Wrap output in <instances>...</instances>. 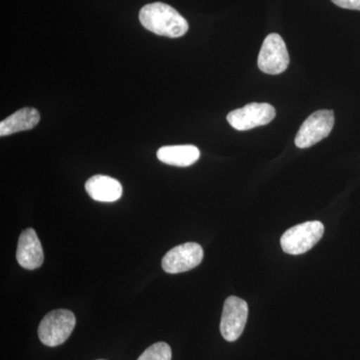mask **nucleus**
<instances>
[{
	"label": "nucleus",
	"instance_id": "f257e3e1",
	"mask_svg": "<svg viewBox=\"0 0 360 360\" xmlns=\"http://www.w3.org/2000/svg\"><path fill=\"white\" fill-rule=\"evenodd\" d=\"M139 20L149 32L170 39L184 37L189 28L188 22L179 11L162 2L142 7Z\"/></svg>",
	"mask_w": 360,
	"mask_h": 360
},
{
	"label": "nucleus",
	"instance_id": "f03ea898",
	"mask_svg": "<svg viewBox=\"0 0 360 360\" xmlns=\"http://www.w3.org/2000/svg\"><path fill=\"white\" fill-rule=\"evenodd\" d=\"M77 319L70 310L58 309L45 315L39 328V340L46 347H58L70 338Z\"/></svg>",
	"mask_w": 360,
	"mask_h": 360
},
{
	"label": "nucleus",
	"instance_id": "7ed1b4c3",
	"mask_svg": "<svg viewBox=\"0 0 360 360\" xmlns=\"http://www.w3.org/2000/svg\"><path fill=\"white\" fill-rule=\"evenodd\" d=\"M324 233L321 221H307L297 224L284 232L281 239V248L291 255H300L311 250Z\"/></svg>",
	"mask_w": 360,
	"mask_h": 360
},
{
	"label": "nucleus",
	"instance_id": "20e7f679",
	"mask_svg": "<svg viewBox=\"0 0 360 360\" xmlns=\"http://www.w3.org/2000/svg\"><path fill=\"white\" fill-rule=\"evenodd\" d=\"M335 125L333 110L315 111L302 123L295 137V146L300 148H309L319 143L330 134Z\"/></svg>",
	"mask_w": 360,
	"mask_h": 360
},
{
	"label": "nucleus",
	"instance_id": "39448f33",
	"mask_svg": "<svg viewBox=\"0 0 360 360\" xmlns=\"http://www.w3.org/2000/svg\"><path fill=\"white\" fill-rule=\"evenodd\" d=\"M258 68L267 75H279L288 70L290 54L283 37L271 33L265 37L257 60Z\"/></svg>",
	"mask_w": 360,
	"mask_h": 360
},
{
	"label": "nucleus",
	"instance_id": "423d86ee",
	"mask_svg": "<svg viewBox=\"0 0 360 360\" xmlns=\"http://www.w3.org/2000/svg\"><path fill=\"white\" fill-rule=\"evenodd\" d=\"M276 115V108L270 104L252 103L229 112L227 122L234 129L245 131L269 124Z\"/></svg>",
	"mask_w": 360,
	"mask_h": 360
},
{
	"label": "nucleus",
	"instance_id": "0eeeda50",
	"mask_svg": "<svg viewBox=\"0 0 360 360\" xmlns=\"http://www.w3.org/2000/svg\"><path fill=\"white\" fill-rule=\"evenodd\" d=\"M248 316V305L238 296H229L225 300L220 333L229 342L238 340L245 330Z\"/></svg>",
	"mask_w": 360,
	"mask_h": 360
},
{
	"label": "nucleus",
	"instance_id": "6e6552de",
	"mask_svg": "<svg viewBox=\"0 0 360 360\" xmlns=\"http://www.w3.org/2000/svg\"><path fill=\"white\" fill-rule=\"evenodd\" d=\"M203 259V250L196 243L175 246L162 258V269L167 274H176L198 266Z\"/></svg>",
	"mask_w": 360,
	"mask_h": 360
},
{
	"label": "nucleus",
	"instance_id": "1a4fd4ad",
	"mask_svg": "<svg viewBox=\"0 0 360 360\" xmlns=\"http://www.w3.org/2000/svg\"><path fill=\"white\" fill-rule=\"evenodd\" d=\"M16 258L20 266L25 269H37L44 264V250L34 229H25L20 234Z\"/></svg>",
	"mask_w": 360,
	"mask_h": 360
},
{
	"label": "nucleus",
	"instance_id": "9d476101",
	"mask_svg": "<svg viewBox=\"0 0 360 360\" xmlns=\"http://www.w3.org/2000/svg\"><path fill=\"white\" fill-rule=\"evenodd\" d=\"M90 198L101 202H115L122 195V186L118 180L108 175H94L85 184Z\"/></svg>",
	"mask_w": 360,
	"mask_h": 360
},
{
	"label": "nucleus",
	"instance_id": "9b49d317",
	"mask_svg": "<svg viewBox=\"0 0 360 360\" xmlns=\"http://www.w3.org/2000/svg\"><path fill=\"white\" fill-rule=\"evenodd\" d=\"M200 156V149L194 146H163L158 151V158L161 162L179 167H191Z\"/></svg>",
	"mask_w": 360,
	"mask_h": 360
},
{
	"label": "nucleus",
	"instance_id": "f8f14e48",
	"mask_svg": "<svg viewBox=\"0 0 360 360\" xmlns=\"http://www.w3.org/2000/svg\"><path fill=\"white\" fill-rule=\"evenodd\" d=\"M40 115L35 108H25L0 122V136L32 129L39 124Z\"/></svg>",
	"mask_w": 360,
	"mask_h": 360
},
{
	"label": "nucleus",
	"instance_id": "ddd939ff",
	"mask_svg": "<svg viewBox=\"0 0 360 360\" xmlns=\"http://www.w3.org/2000/svg\"><path fill=\"white\" fill-rule=\"evenodd\" d=\"M172 348L165 342H158L149 347L137 360H172Z\"/></svg>",
	"mask_w": 360,
	"mask_h": 360
},
{
	"label": "nucleus",
	"instance_id": "4468645a",
	"mask_svg": "<svg viewBox=\"0 0 360 360\" xmlns=\"http://www.w3.org/2000/svg\"><path fill=\"white\" fill-rule=\"evenodd\" d=\"M331 1L341 8L360 11V0H331Z\"/></svg>",
	"mask_w": 360,
	"mask_h": 360
}]
</instances>
